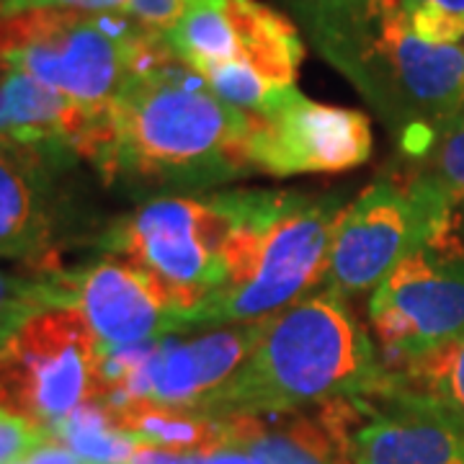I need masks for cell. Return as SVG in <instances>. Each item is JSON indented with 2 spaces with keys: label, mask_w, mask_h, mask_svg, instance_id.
I'll use <instances>...</instances> for the list:
<instances>
[{
  "label": "cell",
  "mask_w": 464,
  "mask_h": 464,
  "mask_svg": "<svg viewBox=\"0 0 464 464\" xmlns=\"http://www.w3.org/2000/svg\"><path fill=\"white\" fill-rule=\"evenodd\" d=\"M411 32L429 44H462L464 16L439 8L433 3L405 0Z\"/></svg>",
  "instance_id": "cell-25"
},
{
  "label": "cell",
  "mask_w": 464,
  "mask_h": 464,
  "mask_svg": "<svg viewBox=\"0 0 464 464\" xmlns=\"http://www.w3.org/2000/svg\"><path fill=\"white\" fill-rule=\"evenodd\" d=\"M215 199L230 219L222 246L225 282L194 313L191 328L274 317L325 282L343 212L335 197L235 188Z\"/></svg>",
  "instance_id": "cell-3"
},
{
  "label": "cell",
  "mask_w": 464,
  "mask_h": 464,
  "mask_svg": "<svg viewBox=\"0 0 464 464\" xmlns=\"http://www.w3.org/2000/svg\"><path fill=\"white\" fill-rule=\"evenodd\" d=\"M266 320L217 325L191 341L160 338L148 364L150 400L201 411L248 362Z\"/></svg>",
  "instance_id": "cell-13"
},
{
  "label": "cell",
  "mask_w": 464,
  "mask_h": 464,
  "mask_svg": "<svg viewBox=\"0 0 464 464\" xmlns=\"http://www.w3.org/2000/svg\"><path fill=\"white\" fill-rule=\"evenodd\" d=\"M119 429L132 433L140 444L176 454H207L222 447L219 418L197 408L163 405L155 400H132L111 413Z\"/></svg>",
  "instance_id": "cell-17"
},
{
  "label": "cell",
  "mask_w": 464,
  "mask_h": 464,
  "mask_svg": "<svg viewBox=\"0 0 464 464\" xmlns=\"http://www.w3.org/2000/svg\"><path fill=\"white\" fill-rule=\"evenodd\" d=\"M99 341L81 307L34 315L0 351V405L47 433L93 398Z\"/></svg>",
  "instance_id": "cell-8"
},
{
  "label": "cell",
  "mask_w": 464,
  "mask_h": 464,
  "mask_svg": "<svg viewBox=\"0 0 464 464\" xmlns=\"http://www.w3.org/2000/svg\"><path fill=\"white\" fill-rule=\"evenodd\" d=\"M130 464H199V454H176V451L140 444Z\"/></svg>",
  "instance_id": "cell-28"
},
{
  "label": "cell",
  "mask_w": 464,
  "mask_h": 464,
  "mask_svg": "<svg viewBox=\"0 0 464 464\" xmlns=\"http://www.w3.org/2000/svg\"><path fill=\"white\" fill-rule=\"evenodd\" d=\"M199 464H261L248 451L237 447H217L207 454H199Z\"/></svg>",
  "instance_id": "cell-30"
},
{
  "label": "cell",
  "mask_w": 464,
  "mask_h": 464,
  "mask_svg": "<svg viewBox=\"0 0 464 464\" xmlns=\"http://www.w3.org/2000/svg\"><path fill=\"white\" fill-rule=\"evenodd\" d=\"M459 47H462V50H464V39H462V44H459Z\"/></svg>",
  "instance_id": "cell-33"
},
{
  "label": "cell",
  "mask_w": 464,
  "mask_h": 464,
  "mask_svg": "<svg viewBox=\"0 0 464 464\" xmlns=\"http://www.w3.org/2000/svg\"><path fill=\"white\" fill-rule=\"evenodd\" d=\"M227 232L230 219L215 197H160L114 225L106 248L166 284L191 328L194 313L225 282Z\"/></svg>",
  "instance_id": "cell-7"
},
{
  "label": "cell",
  "mask_w": 464,
  "mask_h": 464,
  "mask_svg": "<svg viewBox=\"0 0 464 464\" xmlns=\"http://www.w3.org/2000/svg\"><path fill=\"white\" fill-rule=\"evenodd\" d=\"M26 459H29V464H83L65 444H60L54 439L42 441Z\"/></svg>",
  "instance_id": "cell-29"
},
{
  "label": "cell",
  "mask_w": 464,
  "mask_h": 464,
  "mask_svg": "<svg viewBox=\"0 0 464 464\" xmlns=\"http://www.w3.org/2000/svg\"><path fill=\"white\" fill-rule=\"evenodd\" d=\"M199 75L225 103H230L240 111H248V114L266 111L274 101L282 96V91H286V88L271 85L253 67H248L246 63H237V60L207 67Z\"/></svg>",
  "instance_id": "cell-23"
},
{
  "label": "cell",
  "mask_w": 464,
  "mask_h": 464,
  "mask_svg": "<svg viewBox=\"0 0 464 464\" xmlns=\"http://www.w3.org/2000/svg\"><path fill=\"white\" fill-rule=\"evenodd\" d=\"M191 0H127V14L150 32L170 34Z\"/></svg>",
  "instance_id": "cell-27"
},
{
  "label": "cell",
  "mask_w": 464,
  "mask_h": 464,
  "mask_svg": "<svg viewBox=\"0 0 464 464\" xmlns=\"http://www.w3.org/2000/svg\"><path fill=\"white\" fill-rule=\"evenodd\" d=\"M459 240V219L441 197L400 170L366 186L341 212L323 286L341 297L364 295L418 248Z\"/></svg>",
  "instance_id": "cell-6"
},
{
  "label": "cell",
  "mask_w": 464,
  "mask_h": 464,
  "mask_svg": "<svg viewBox=\"0 0 464 464\" xmlns=\"http://www.w3.org/2000/svg\"><path fill=\"white\" fill-rule=\"evenodd\" d=\"M78 307L75 274L0 271V351L34 315L52 307Z\"/></svg>",
  "instance_id": "cell-19"
},
{
  "label": "cell",
  "mask_w": 464,
  "mask_h": 464,
  "mask_svg": "<svg viewBox=\"0 0 464 464\" xmlns=\"http://www.w3.org/2000/svg\"><path fill=\"white\" fill-rule=\"evenodd\" d=\"M109 116L111 142L96 166L106 183H124L140 197L199 194L256 173L250 114L219 99L179 54L132 72Z\"/></svg>",
  "instance_id": "cell-1"
},
{
  "label": "cell",
  "mask_w": 464,
  "mask_h": 464,
  "mask_svg": "<svg viewBox=\"0 0 464 464\" xmlns=\"http://www.w3.org/2000/svg\"><path fill=\"white\" fill-rule=\"evenodd\" d=\"M411 170L423 183H429L441 201L459 219V232L464 225V111L433 142V148L418 163H408Z\"/></svg>",
  "instance_id": "cell-22"
},
{
  "label": "cell",
  "mask_w": 464,
  "mask_h": 464,
  "mask_svg": "<svg viewBox=\"0 0 464 464\" xmlns=\"http://www.w3.org/2000/svg\"><path fill=\"white\" fill-rule=\"evenodd\" d=\"M142 26L127 11L29 8L0 16V70H21L91 111L130 78Z\"/></svg>",
  "instance_id": "cell-5"
},
{
  "label": "cell",
  "mask_w": 464,
  "mask_h": 464,
  "mask_svg": "<svg viewBox=\"0 0 464 464\" xmlns=\"http://www.w3.org/2000/svg\"><path fill=\"white\" fill-rule=\"evenodd\" d=\"M42 441H47V433L39 426L0 405V464L26 459Z\"/></svg>",
  "instance_id": "cell-26"
},
{
  "label": "cell",
  "mask_w": 464,
  "mask_h": 464,
  "mask_svg": "<svg viewBox=\"0 0 464 464\" xmlns=\"http://www.w3.org/2000/svg\"><path fill=\"white\" fill-rule=\"evenodd\" d=\"M67 155L0 140V256L24 258L32 271L57 274L50 253L52 204L47 170Z\"/></svg>",
  "instance_id": "cell-15"
},
{
  "label": "cell",
  "mask_w": 464,
  "mask_h": 464,
  "mask_svg": "<svg viewBox=\"0 0 464 464\" xmlns=\"http://www.w3.org/2000/svg\"><path fill=\"white\" fill-rule=\"evenodd\" d=\"M230 16L237 63L253 67L276 88H295L304 44L289 18L261 0H225Z\"/></svg>",
  "instance_id": "cell-16"
},
{
  "label": "cell",
  "mask_w": 464,
  "mask_h": 464,
  "mask_svg": "<svg viewBox=\"0 0 464 464\" xmlns=\"http://www.w3.org/2000/svg\"><path fill=\"white\" fill-rule=\"evenodd\" d=\"M75 286L78 307L96 333L99 348L132 346L188 331L166 284L124 258H106L75 274Z\"/></svg>",
  "instance_id": "cell-12"
},
{
  "label": "cell",
  "mask_w": 464,
  "mask_h": 464,
  "mask_svg": "<svg viewBox=\"0 0 464 464\" xmlns=\"http://www.w3.org/2000/svg\"><path fill=\"white\" fill-rule=\"evenodd\" d=\"M420 3H433V5H439V8H447L451 14L464 16V0H420Z\"/></svg>",
  "instance_id": "cell-31"
},
{
  "label": "cell",
  "mask_w": 464,
  "mask_h": 464,
  "mask_svg": "<svg viewBox=\"0 0 464 464\" xmlns=\"http://www.w3.org/2000/svg\"><path fill=\"white\" fill-rule=\"evenodd\" d=\"M387 372L464 333V246H426L402 258L369 299Z\"/></svg>",
  "instance_id": "cell-9"
},
{
  "label": "cell",
  "mask_w": 464,
  "mask_h": 464,
  "mask_svg": "<svg viewBox=\"0 0 464 464\" xmlns=\"http://www.w3.org/2000/svg\"><path fill=\"white\" fill-rule=\"evenodd\" d=\"M374 137L364 111L328 106L286 88L261 114H250V163L256 173H346L372 158Z\"/></svg>",
  "instance_id": "cell-10"
},
{
  "label": "cell",
  "mask_w": 464,
  "mask_h": 464,
  "mask_svg": "<svg viewBox=\"0 0 464 464\" xmlns=\"http://www.w3.org/2000/svg\"><path fill=\"white\" fill-rule=\"evenodd\" d=\"M351 78L418 163L464 111V50L411 32L405 0H366L343 42L325 57Z\"/></svg>",
  "instance_id": "cell-4"
},
{
  "label": "cell",
  "mask_w": 464,
  "mask_h": 464,
  "mask_svg": "<svg viewBox=\"0 0 464 464\" xmlns=\"http://www.w3.org/2000/svg\"><path fill=\"white\" fill-rule=\"evenodd\" d=\"M168 42L197 72L237 60V44L225 0H191L176 29L168 34Z\"/></svg>",
  "instance_id": "cell-21"
},
{
  "label": "cell",
  "mask_w": 464,
  "mask_h": 464,
  "mask_svg": "<svg viewBox=\"0 0 464 464\" xmlns=\"http://www.w3.org/2000/svg\"><path fill=\"white\" fill-rule=\"evenodd\" d=\"M372 400H328L315 411L227 415L222 447L248 451L261 464H353V431L372 413Z\"/></svg>",
  "instance_id": "cell-11"
},
{
  "label": "cell",
  "mask_w": 464,
  "mask_h": 464,
  "mask_svg": "<svg viewBox=\"0 0 464 464\" xmlns=\"http://www.w3.org/2000/svg\"><path fill=\"white\" fill-rule=\"evenodd\" d=\"M286 3L297 11L304 26L310 29L317 50L328 57L351 32L356 18L362 16L366 0H286Z\"/></svg>",
  "instance_id": "cell-24"
},
{
  "label": "cell",
  "mask_w": 464,
  "mask_h": 464,
  "mask_svg": "<svg viewBox=\"0 0 464 464\" xmlns=\"http://www.w3.org/2000/svg\"><path fill=\"white\" fill-rule=\"evenodd\" d=\"M50 439L65 444L83 464H130L140 441L116 426L99 400H85L50 431Z\"/></svg>",
  "instance_id": "cell-20"
},
{
  "label": "cell",
  "mask_w": 464,
  "mask_h": 464,
  "mask_svg": "<svg viewBox=\"0 0 464 464\" xmlns=\"http://www.w3.org/2000/svg\"><path fill=\"white\" fill-rule=\"evenodd\" d=\"M351 457L353 464H464V429L423 402L382 395L353 431Z\"/></svg>",
  "instance_id": "cell-14"
},
{
  "label": "cell",
  "mask_w": 464,
  "mask_h": 464,
  "mask_svg": "<svg viewBox=\"0 0 464 464\" xmlns=\"http://www.w3.org/2000/svg\"><path fill=\"white\" fill-rule=\"evenodd\" d=\"M387 380L380 348L351 313L346 297L323 289L266 320L248 362L201 413H284L338 398L374 402Z\"/></svg>",
  "instance_id": "cell-2"
},
{
  "label": "cell",
  "mask_w": 464,
  "mask_h": 464,
  "mask_svg": "<svg viewBox=\"0 0 464 464\" xmlns=\"http://www.w3.org/2000/svg\"><path fill=\"white\" fill-rule=\"evenodd\" d=\"M382 395L423 402L464 429V333L390 372Z\"/></svg>",
  "instance_id": "cell-18"
},
{
  "label": "cell",
  "mask_w": 464,
  "mask_h": 464,
  "mask_svg": "<svg viewBox=\"0 0 464 464\" xmlns=\"http://www.w3.org/2000/svg\"><path fill=\"white\" fill-rule=\"evenodd\" d=\"M14 464H29V459H21V462H14Z\"/></svg>",
  "instance_id": "cell-32"
}]
</instances>
